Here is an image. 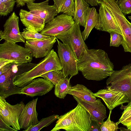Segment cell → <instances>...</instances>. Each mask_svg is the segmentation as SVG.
Listing matches in <instances>:
<instances>
[{"label": "cell", "mask_w": 131, "mask_h": 131, "mask_svg": "<svg viewBox=\"0 0 131 131\" xmlns=\"http://www.w3.org/2000/svg\"><path fill=\"white\" fill-rule=\"evenodd\" d=\"M77 68L86 79L100 81L111 74L114 65L104 50L88 48L78 60Z\"/></svg>", "instance_id": "obj_1"}, {"label": "cell", "mask_w": 131, "mask_h": 131, "mask_svg": "<svg viewBox=\"0 0 131 131\" xmlns=\"http://www.w3.org/2000/svg\"><path fill=\"white\" fill-rule=\"evenodd\" d=\"M91 121L88 112L78 103L74 108L59 116L51 131H90Z\"/></svg>", "instance_id": "obj_2"}, {"label": "cell", "mask_w": 131, "mask_h": 131, "mask_svg": "<svg viewBox=\"0 0 131 131\" xmlns=\"http://www.w3.org/2000/svg\"><path fill=\"white\" fill-rule=\"evenodd\" d=\"M62 67L58 55L53 49L30 70L17 75L14 83L22 88L30 83L34 79L48 72L62 70Z\"/></svg>", "instance_id": "obj_3"}, {"label": "cell", "mask_w": 131, "mask_h": 131, "mask_svg": "<svg viewBox=\"0 0 131 131\" xmlns=\"http://www.w3.org/2000/svg\"><path fill=\"white\" fill-rule=\"evenodd\" d=\"M106 88L121 92L131 102V62L119 70H114L106 80Z\"/></svg>", "instance_id": "obj_4"}, {"label": "cell", "mask_w": 131, "mask_h": 131, "mask_svg": "<svg viewBox=\"0 0 131 131\" xmlns=\"http://www.w3.org/2000/svg\"><path fill=\"white\" fill-rule=\"evenodd\" d=\"M55 37L69 46L78 60L88 48L83 38L80 25L76 22L69 30Z\"/></svg>", "instance_id": "obj_5"}, {"label": "cell", "mask_w": 131, "mask_h": 131, "mask_svg": "<svg viewBox=\"0 0 131 131\" xmlns=\"http://www.w3.org/2000/svg\"><path fill=\"white\" fill-rule=\"evenodd\" d=\"M32 58L28 48L16 43L5 41L0 44V58L12 60L19 64L30 63Z\"/></svg>", "instance_id": "obj_6"}, {"label": "cell", "mask_w": 131, "mask_h": 131, "mask_svg": "<svg viewBox=\"0 0 131 131\" xmlns=\"http://www.w3.org/2000/svg\"><path fill=\"white\" fill-rule=\"evenodd\" d=\"M58 42V55L62 68L63 78L69 77L71 78L78 73L77 60L74 53L67 44Z\"/></svg>", "instance_id": "obj_7"}, {"label": "cell", "mask_w": 131, "mask_h": 131, "mask_svg": "<svg viewBox=\"0 0 131 131\" xmlns=\"http://www.w3.org/2000/svg\"><path fill=\"white\" fill-rule=\"evenodd\" d=\"M25 105L21 101L19 103L11 105L7 102L5 98L0 96V117L14 129L17 131L20 130L19 118Z\"/></svg>", "instance_id": "obj_8"}, {"label": "cell", "mask_w": 131, "mask_h": 131, "mask_svg": "<svg viewBox=\"0 0 131 131\" xmlns=\"http://www.w3.org/2000/svg\"><path fill=\"white\" fill-rule=\"evenodd\" d=\"M75 23L72 16L61 14L45 24L40 33L50 37L56 36L69 30L73 26Z\"/></svg>", "instance_id": "obj_9"}, {"label": "cell", "mask_w": 131, "mask_h": 131, "mask_svg": "<svg viewBox=\"0 0 131 131\" xmlns=\"http://www.w3.org/2000/svg\"><path fill=\"white\" fill-rule=\"evenodd\" d=\"M18 64L12 63L9 68L0 75V96L5 99L15 94H20L21 88L14 84L16 77L19 75Z\"/></svg>", "instance_id": "obj_10"}, {"label": "cell", "mask_w": 131, "mask_h": 131, "mask_svg": "<svg viewBox=\"0 0 131 131\" xmlns=\"http://www.w3.org/2000/svg\"><path fill=\"white\" fill-rule=\"evenodd\" d=\"M19 18L14 12L6 21L3 25L4 30L0 31V41L4 40L14 43H25L26 39L19 31Z\"/></svg>", "instance_id": "obj_11"}, {"label": "cell", "mask_w": 131, "mask_h": 131, "mask_svg": "<svg viewBox=\"0 0 131 131\" xmlns=\"http://www.w3.org/2000/svg\"><path fill=\"white\" fill-rule=\"evenodd\" d=\"M93 95L102 99L110 110L123 103H129L127 96L121 92L114 89H106L99 90Z\"/></svg>", "instance_id": "obj_12"}, {"label": "cell", "mask_w": 131, "mask_h": 131, "mask_svg": "<svg viewBox=\"0 0 131 131\" xmlns=\"http://www.w3.org/2000/svg\"><path fill=\"white\" fill-rule=\"evenodd\" d=\"M99 22L95 27L96 29L108 32H114L123 36L121 30L112 14L106 6L100 4Z\"/></svg>", "instance_id": "obj_13"}, {"label": "cell", "mask_w": 131, "mask_h": 131, "mask_svg": "<svg viewBox=\"0 0 131 131\" xmlns=\"http://www.w3.org/2000/svg\"><path fill=\"white\" fill-rule=\"evenodd\" d=\"M56 39L55 36H52L47 39L26 40L25 47L30 50L33 57L36 58L45 57L52 49Z\"/></svg>", "instance_id": "obj_14"}, {"label": "cell", "mask_w": 131, "mask_h": 131, "mask_svg": "<svg viewBox=\"0 0 131 131\" xmlns=\"http://www.w3.org/2000/svg\"><path fill=\"white\" fill-rule=\"evenodd\" d=\"M49 0H46L39 3L28 2L26 4L29 11L43 19L45 24L52 20L58 14L54 5H49Z\"/></svg>", "instance_id": "obj_15"}, {"label": "cell", "mask_w": 131, "mask_h": 131, "mask_svg": "<svg viewBox=\"0 0 131 131\" xmlns=\"http://www.w3.org/2000/svg\"><path fill=\"white\" fill-rule=\"evenodd\" d=\"M54 85L48 80L42 78L34 79L31 82L21 88L20 94L31 97L42 96L50 91Z\"/></svg>", "instance_id": "obj_16"}, {"label": "cell", "mask_w": 131, "mask_h": 131, "mask_svg": "<svg viewBox=\"0 0 131 131\" xmlns=\"http://www.w3.org/2000/svg\"><path fill=\"white\" fill-rule=\"evenodd\" d=\"M38 98L25 104L19 118L18 123L21 129H27L30 126L36 125L39 122L36 107Z\"/></svg>", "instance_id": "obj_17"}, {"label": "cell", "mask_w": 131, "mask_h": 131, "mask_svg": "<svg viewBox=\"0 0 131 131\" xmlns=\"http://www.w3.org/2000/svg\"><path fill=\"white\" fill-rule=\"evenodd\" d=\"M73 97L77 103L88 112L91 119L97 121L101 125L107 117L106 108L100 98L94 102H88L81 100L74 96Z\"/></svg>", "instance_id": "obj_18"}, {"label": "cell", "mask_w": 131, "mask_h": 131, "mask_svg": "<svg viewBox=\"0 0 131 131\" xmlns=\"http://www.w3.org/2000/svg\"><path fill=\"white\" fill-rule=\"evenodd\" d=\"M19 15L21 23L26 28L38 32L44 28L45 25L44 20L29 11L21 9Z\"/></svg>", "instance_id": "obj_19"}, {"label": "cell", "mask_w": 131, "mask_h": 131, "mask_svg": "<svg viewBox=\"0 0 131 131\" xmlns=\"http://www.w3.org/2000/svg\"><path fill=\"white\" fill-rule=\"evenodd\" d=\"M67 94L87 102H94L97 99L91 91L81 84H77L71 86L67 91Z\"/></svg>", "instance_id": "obj_20"}, {"label": "cell", "mask_w": 131, "mask_h": 131, "mask_svg": "<svg viewBox=\"0 0 131 131\" xmlns=\"http://www.w3.org/2000/svg\"><path fill=\"white\" fill-rule=\"evenodd\" d=\"M99 20V13L96 9L94 7H89L87 9L85 27L84 30L81 32L84 41L87 39L92 29L98 24Z\"/></svg>", "instance_id": "obj_21"}, {"label": "cell", "mask_w": 131, "mask_h": 131, "mask_svg": "<svg viewBox=\"0 0 131 131\" xmlns=\"http://www.w3.org/2000/svg\"><path fill=\"white\" fill-rule=\"evenodd\" d=\"M75 9L73 19L75 22L85 28L87 9L89 5L84 0H74Z\"/></svg>", "instance_id": "obj_22"}, {"label": "cell", "mask_w": 131, "mask_h": 131, "mask_svg": "<svg viewBox=\"0 0 131 131\" xmlns=\"http://www.w3.org/2000/svg\"><path fill=\"white\" fill-rule=\"evenodd\" d=\"M58 13H62L73 16L75 9L74 0H53Z\"/></svg>", "instance_id": "obj_23"}, {"label": "cell", "mask_w": 131, "mask_h": 131, "mask_svg": "<svg viewBox=\"0 0 131 131\" xmlns=\"http://www.w3.org/2000/svg\"><path fill=\"white\" fill-rule=\"evenodd\" d=\"M71 78L68 77L63 78L55 86L54 93L57 97L63 99L67 95V92L71 86L70 84Z\"/></svg>", "instance_id": "obj_24"}, {"label": "cell", "mask_w": 131, "mask_h": 131, "mask_svg": "<svg viewBox=\"0 0 131 131\" xmlns=\"http://www.w3.org/2000/svg\"><path fill=\"white\" fill-rule=\"evenodd\" d=\"M58 115L53 114L49 116L42 118L38 123L36 125L30 126L25 131H38L44 127H47L59 117Z\"/></svg>", "instance_id": "obj_25"}, {"label": "cell", "mask_w": 131, "mask_h": 131, "mask_svg": "<svg viewBox=\"0 0 131 131\" xmlns=\"http://www.w3.org/2000/svg\"><path fill=\"white\" fill-rule=\"evenodd\" d=\"M21 36L26 40H33L48 39L50 37L42 35L36 31L26 28L20 32Z\"/></svg>", "instance_id": "obj_26"}, {"label": "cell", "mask_w": 131, "mask_h": 131, "mask_svg": "<svg viewBox=\"0 0 131 131\" xmlns=\"http://www.w3.org/2000/svg\"><path fill=\"white\" fill-rule=\"evenodd\" d=\"M16 1L15 0H0V15L7 16L12 12Z\"/></svg>", "instance_id": "obj_27"}, {"label": "cell", "mask_w": 131, "mask_h": 131, "mask_svg": "<svg viewBox=\"0 0 131 131\" xmlns=\"http://www.w3.org/2000/svg\"><path fill=\"white\" fill-rule=\"evenodd\" d=\"M40 77L48 80L54 86L58 84L63 78L62 70L51 71L41 75Z\"/></svg>", "instance_id": "obj_28"}, {"label": "cell", "mask_w": 131, "mask_h": 131, "mask_svg": "<svg viewBox=\"0 0 131 131\" xmlns=\"http://www.w3.org/2000/svg\"><path fill=\"white\" fill-rule=\"evenodd\" d=\"M112 110H110L108 117L107 120L103 122L101 125V131H117L119 129L117 122L114 123L111 120Z\"/></svg>", "instance_id": "obj_29"}, {"label": "cell", "mask_w": 131, "mask_h": 131, "mask_svg": "<svg viewBox=\"0 0 131 131\" xmlns=\"http://www.w3.org/2000/svg\"><path fill=\"white\" fill-rule=\"evenodd\" d=\"M110 46L116 47H119L123 44L124 38L123 36L114 32H111Z\"/></svg>", "instance_id": "obj_30"}, {"label": "cell", "mask_w": 131, "mask_h": 131, "mask_svg": "<svg viewBox=\"0 0 131 131\" xmlns=\"http://www.w3.org/2000/svg\"><path fill=\"white\" fill-rule=\"evenodd\" d=\"M117 3L121 10L125 15L131 13V0H119Z\"/></svg>", "instance_id": "obj_31"}, {"label": "cell", "mask_w": 131, "mask_h": 131, "mask_svg": "<svg viewBox=\"0 0 131 131\" xmlns=\"http://www.w3.org/2000/svg\"><path fill=\"white\" fill-rule=\"evenodd\" d=\"M120 109L124 110L121 116L117 122L118 124L120 123L122 121L131 115V102H129L126 106L121 104Z\"/></svg>", "instance_id": "obj_32"}, {"label": "cell", "mask_w": 131, "mask_h": 131, "mask_svg": "<svg viewBox=\"0 0 131 131\" xmlns=\"http://www.w3.org/2000/svg\"><path fill=\"white\" fill-rule=\"evenodd\" d=\"M120 123L127 127V129L121 127L119 128L121 131H130L131 130V115L122 121Z\"/></svg>", "instance_id": "obj_33"}, {"label": "cell", "mask_w": 131, "mask_h": 131, "mask_svg": "<svg viewBox=\"0 0 131 131\" xmlns=\"http://www.w3.org/2000/svg\"><path fill=\"white\" fill-rule=\"evenodd\" d=\"M16 131L6 123L0 117V131Z\"/></svg>", "instance_id": "obj_34"}, {"label": "cell", "mask_w": 131, "mask_h": 131, "mask_svg": "<svg viewBox=\"0 0 131 131\" xmlns=\"http://www.w3.org/2000/svg\"><path fill=\"white\" fill-rule=\"evenodd\" d=\"M101 126L97 121L91 119L90 131H101Z\"/></svg>", "instance_id": "obj_35"}, {"label": "cell", "mask_w": 131, "mask_h": 131, "mask_svg": "<svg viewBox=\"0 0 131 131\" xmlns=\"http://www.w3.org/2000/svg\"><path fill=\"white\" fill-rule=\"evenodd\" d=\"M16 7H23L25 6L27 3L34 2L35 0H15Z\"/></svg>", "instance_id": "obj_36"}, {"label": "cell", "mask_w": 131, "mask_h": 131, "mask_svg": "<svg viewBox=\"0 0 131 131\" xmlns=\"http://www.w3.org/2000/svg\"><path fill=\"white\" fill-rule=\"evenodd\" d=\"M89 5L94 6L100 5V3L102 0H84Z\"/></svg>", "instance_id": "obj_37"}, {"label": "cell", "mask_w": 131, "mask_h": 131, "mask_svg": "<svg viewBox=\"0 0 131 131\" xmlns=\"http://www.w3.org/2000/svg\"><path fill=\"white\" fill-rule=\"evenodd\" d=\"M11 63H15L14 61L5 59L3 58H0V68L5 65Z\"/></svg>", "instance_id": "obj_38"}, {"label": "cell", "mask_w": 131, "mask_h": 131, "mask_svg": "<svg viewBox=\"0 0 131 131\" xmlns=\"http://www.w3.org/2000/svg\"><path fill=\"white\" fill-rule=\"evenodd\" d=\"M12 63L7 64L0 68V75L6 72L10 67Z\"/></svg>", "instance_id": "obj_39"}, {"label": "cell", "mask_w": 131, "mask_h": 131, "mask_svg": "<svg viewBox=\"0 0 131 131\" xmlns=\"http://www.w3.org/2000/svg\"><path fill=\"white\" fill-rule=\"evenodd\" d=\"M128 18L131 20V16H128Z\"/></svg>", "instance_id": "obj_40"}, {"label": "cell", "mask_w": 131, "mask_h": 131, "mask_svg": "<svg viewBox=\"0 0 131 131\" xmlns=\"http://www.w3.org/2000/svg\"><path fill=\"white\" fill-rule=\"evenodd\" d=\"M119 0H117V1L118 2Z\"/></svg>", "instance_id": "obj_41"}]
</instances>
